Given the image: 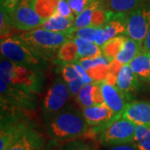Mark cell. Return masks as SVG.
<instances>
[{"instance_id": "cb8c5ba5", "label": "cell", "mask_w": 150, "mask_h": 150, "mask_svg": "<svg viewBox=\"0 0 150 150\" xmlns=\"http://www.w3.org/2000/svg\"><path fill=\"white\" fill-rule=\"evenodd\" d=\"M126 37V35H120L106 42L101 46L103 55L110 61L114 60L122 48Z\"/></svg>"}, {"instance_id": "484cf974", "label": "cell", "mask_w": 150, "mask_h": 150, "mask_svg": "<svg viewBox=\"0 0 150 150\" xmlns=\"http://www.w3.org/2000/svg\"><path fill=\"white\" fill-rule=\"evenodd\" d=\"M134 143L139 150H150V127L136 125Z\"/></svg>"}, {"instance_id": "2e32d148", "label": "cell", "mask_w": 150, "mask_h": 150, "mask_svg": "<svg viewBox=\"0 0 150 150\" xmlns=\"http://www.w3.org/2000/svg\"><path fill=\"white\" fill-rule=\"evenodd\" d=\"M123 117L136 125L150 127V102L139 100L129 102L123 111Z\"/></svg>"}, {"instance_id": "d6986e66", "label": "cell", "mask_w": 150, "mask_h": 150, "mask_svg": "<svg viewBox=\"0 0 150 150\" xmlns=\"http://www.w3.org/2000/svg\"><path fill=\"white\" fill-rule=\"evenodd\" d=\"M60 72L62 78L69 86L72 96H76L84 85L83 82L75 68L74 64H61Z\"/></svg>"}, {"instance_id": "44dd1931", "label": "cell", "mask_w": 150, "mask_h": 150, "mask_svg": "<svg viewBox=\"0 0 150 150\" xmlns=\"http://www.w3.org/2000/svg\"><path fill=\"white\" fill-rule=\"evenodd\" d=\"M48 31L57 33L69 32L74 28V20L59 15V13H54L46 19L41 27Z\"/></svg>"}, {"instance_id": "d4e9b609", "label": "cell", "mask_w": 150, "mask_h": 150, "mask_svg": "<svg viewBox=\"0 0 150 150\" xmlns=\"http://www.w3.org/2000/svg\"><path fill=\"white\" fill-rule=\"evenodd\" d=\"M144 0H108L110 11L115 13H129Z\"/></svg>"}, {"instance_id": "8fae6325", "label": "cell", "mask_w": 150, "mask_h": 150, "mask_svg": "<svg viewBox=\"0 0 150 150\" xmlns=\"http://www.w3.org/2000/svg\"><path fill=\"white\" fill-rule=\"evenodd\" d=\"M0 90L1 100L25 110H34L37 107L38 94L10 85L1 79Z\"/></svg>"}, {"instance_id": "f546056e", "label": "cell", "mask_w": 150, "mask_h": 150, "mask_svg": "<svg viewBox=\"0 0 150 150\" xmlns=\"http://www.w3.org/2000/svg\"><path fill=\"white\" fill-rule=\"evenodd\" d=\"M93 0H67L69 5L73 11L75 18L80 14Z\"/></svg>"}, {"instance_id": "836d02e7", "label": "cell", "mask_w": 150, "mask_h": 150, "mask_svg": "<svg viewBox=\"0 0 150 150\" xmlns=\"http://www.w3.org/2000/svg\"><path fill=\"white\" fill-rule=\"evenodd\" d=\"M43 150H64V148L63 144H61V142L51 139L46 144Z\"/></svg>"}, {"instance_id": "30bf717a", "label": "cell", "mask_w": 150, "mask_h": 150, "mask_svg": "<svg viewBox=\"0 0 150 150\" xmlns=\"http://www.w3.org/2000/svg\"><path fill=\"white\" fill-rule=\"evenodd\" d=\"M127 31V13L108 11L107 21L98 27L95 43L102 46L108 40L120 35H126Z\"/></svg>"}, {"instance_id": "83f0119b", "label": "cell", "mask_w": 150, "mask_h": 150, "mask_svg": "<svg viewBox=\"0 0 150 150\" xmlns=\"http://www.w3.org/2000/svg\"><path fill=\"white\" fill-rule=\"evenodd\" d=\"M64 150H98L96 146L82 139H74L64 142Z\"/></svg>"}, {"instance_id": "5bb4252c", "label": "cell", "mask_w": 150, "mask_h": 150, "mask_svg": "<svg viewBox=\"0 0 150 150\" xmlns=\"http://www.w3.org/2000/svg\"><path fill=\"white\" fill-rule=\"evenodd\" d=\"M45 145L43 134L33 123L8 150H43Z\"/></svg>"}, {"instance_id": "f1b7e54d", "label": "cell", "mask_w": 150, "mask_h": 150, "mask_svg": "<svg viewBox=\"0 0 150 150\" xmlns=\"http://www.w3.org/2000/svg\"><path fill=\"white\" fill-rule=\"evenodd\" d=\"M0 16H1V24H0L1 38H4L10 36L12 28H14L13 26L10 15L3 8H1Z\"/></svg>"}, {"instance_id": "d6a6232c", "label": "cell", "mask_w": 150, "mask_h": 150, "mask_svg": "<svg viewBox=\"0 0 150 150\" xmlns=\"http://www.w3.org/2000/svg\"><path fill=\"white\" fill-rule=\"evenodd\" d=\"M107 150H139V149L134 142V143H129V144H123L108 147Z\"/></svg>"}, {"instance_id": "ffe728a7", "label": "cell", "mask_w": 150, "mask_h": 150, "mask_svg": "<svg viewBox=\"0 0 150 150\" xmlns=\"http://www.w3.org/2000/svg\"><path fill=\"white\" fill-rule=\"evenodd\" d=\"M134 74L140 80L150 83V54L142 52L137 55L129 64Z\"/></svg>"}, {"instance_id": "7402d4cb", "label": "cell", "mask_w": 150, "mask_h": 150, "mask_svg": "<svg viewBox=\"0 0 150 150\" xmlns=\"http://www.w3.org/2000/svg\"><path fill=\"white\" fill-rule=\"evenodd\" d=\"M56 59L61 64H74L79 62L78 46L73 39L68 40L59 48Z\"/></svg>"}, {"instance_id": "ba28073f", "label": "cell", "mask_w": 150, "mask_h": 150, "mask_svg": "<svg viewBox=\"0 0 150 150\" xmlns=\"http://www.w3.org/2000/svg\"><path fill=\"white\" fill-rule=\"evenodd\" d=\"M10 17L13 28L23 32L41 27L46 21L37 12L36 0H22Z\"/></svg>"}, {"instance_id": "3957f363", "label": "cell", "mask_w": 150, "mask_h": 150, "mask_svg": "<svg viewBox=\"0 0 150 150\" xmlns=\"http://www.w3.org/2000/svg\"><path fill=\"white\" fill-rule=\"evenodd\" d=\"M0 49L2 57L17 64L42 71L48 67L49 59L23 40L19 34L1 38Z\"/></svg>"}, {"instance_id": "277c9868", "label": "cell", "mask_w": 150, "mask_h": 150, "mask_svg": "<svg viewBox=\"0 0 150 150\" xmlns=\"http://www.w3.org/2000/svg\"><path fill=\"white\" fill-rule=\"evenodd\" d=\"M71 31V30H70ZM70 31L57 33L48 31L42 28L23 32L19 36L31 47L50 59L57 55L59 48L70 39Z\"/></svg>"}, {"instance_id": "8992f818", "label": "cell", "mask_w": 150, "mask_h": 150, "mask_svg": "<svg viewBox=\"0 0 150 150\" xmlns=\"http://www.w3.org/2000/svg\"><path fill=\"white\" fill-rule=\"evenodd\" d=\"M136 124L120 117L104 127L97 134L98 143L104 147L134 143Z\"/></svg>"}, {"instance_id": "4dcf8cb0", "label": "cell", "mask_w": 150, "mask_h": 150, "mask_svg": "<svg viewBox=\"0 0 150 150\" xmlns=\"http://www.w3.org/2000/svg\"><path fill=\"white\" fill-rule=\"evenodd\" d=\"M56 13H59L61 16L75 20V15L74 14L70 6L69 5L67 0H59Z\"/></svg>"}, {"instance_id": "6da1fadb", "label": "cell", "mask_w": 150, "mask_h": 150, "mask_svg": "<svg viewBox=\"0 0 150 150\" xmlns=\"http://www.w3.org/2000/svg\"><path fill=\"white\" fill-rule=\"evenodd\" d=\"M44 123L48 137L61 143L79 139L89 129L83 112L69 104Z\"/></svg>"}, {"instance_id": "603a6c76", "label": "cell", "mask_w": 150, "mask_h": 150, "mask_svg": "<svg viewBox=\"0 0 150 150\" xmlns=\"http://www.w3.org/2000/svg\"><path fill=\"white\" fill-rule=\"evenodd\" d=\"M78 46L79 59H91L103 55L101 47L83 38H72Z\"/></svg>"}, {"instance_id": "1f68e13d", "label": "cell", "mask_w": 150, "mask_h": 150, "mask_svg": "<svg viewBox=\"0 0 150 150\" xmlns=\"http://www.w3.org/2000/svg\"><path fill=\"white\" fill-rule=\"evenodd\" d=\"M22 0H1V8L11 15Z\"/></svg>"}, {"instance_id": "ac0fdd59", "label": "cell", "mask_w": 150, "mask_h": 150, "mask_svg": "<svg viewBox=\"0 0 150 150\" xmlns=\"http://www.w3.org/2000/svg\"><path fill=\"white\" fill-rule=\"evenodd\" d=\"M144 51L143 43L127 36L119 53L115 58V60L121 65L129 64L137 55Z\"/></svg>"}, {"instance_id": "9a60e30c", "label": "cell", "mask_w": 150, "mask_h": 150, "mask_svg": "<svg viewBox=\"0 0 150 150\" xmlns=\"http://www.w3.org/2000/svg\"><path fill=\"white\" fill-rule=\"evenodd\" d=\"M115 85L131 102L134 93L139 88L140 79L134 74L129 64L122 65L118 70Z\"/></svg>"}, {"instance_id": "4316f807", "label": "cell", "mask_w": 150, "mask_h": 150, "mask_svg": "<svg viewBox=\"0 0 150 150\" xmlns=\"http://www.w3.org/2000/svg\"><path fill=\"white\" fill-rule=\"evenodd\" d=\"M59 0H36V9L40 16L47 19L56 13Z\"/></svg>"}, {"instance_id": "7a4b0ae2", "label": "cell", "mask_w": 150, "mask_h": 150, "mask_svg": "<svg viewBox=\"0 0 150 150\" xmlns=\"http://www.w3.org/2000/svg\"><path fill=\"white\" fill-rule=\"evenodd\" d=\"M0 75L7 83L34 94L40 93L44 85L43 71L17 64L4 57H1Z\"/></svg>"}, {"instance_id": "4fadbf2b", "label": "cell", "mask_w": 150, "mask_h": 150, "mask_svg": "<svg viewBox=\"0 0 150 150\" xmlns=\"http://www.w3.org/2000/svg\"><path fill=\"white\" fill-rule=\"evenodd\" d=\"M101 88L103 101L112 112L117 115H123V112L129 101L116 85L108 83L106 80L98 81Z\"/></svg>"}, {"instance_id": "e0dca14e", "label": "cell", "mask_w": 150, "mask_h": 150, "mask_svg": "<svg viewBox=\"0 0 150 150\" xmlns=\"http://www.w3.org/2000/svg\"><path fill=\"white\" fill-rule=\"evenodd\" d=\"M75 97L82 108L104 103L98 82L84 84Z\"/></svg>"}, {"instance_id": "e575fe53", "label": "cell", "mask_w": 150, "mask_h": 150, "mask_svg": "<svg viewBox=\"0 0 150 150\" xmlns=\"http://www.w3.org/2000/svg\"><path fill=\"white\" fill-rule=\"evenodd\" d=\"M143 45H144V50L145 52L149 53L150 54V29L149 33H148L146 38H145Z\"/></svg>"}, {"instance_id": "7c38bea8", "label": "cell", "mask_w": 150, "mask_h": 150, "mask_svg": "<svg viewBox=\"0 0 150 150\" xmlns=\"http://www.w3.org/2000/svg\"><path fill=\"white\" fill-rule=\"evenodd\" d=\"M107 13L103 9L102 0H93L75 18L74 28L101 27L107 21Z\"/></svg>"}, {"instance_id": "5b68a950", "label": "cell", "mask_w": 150, "mask_h": 150, "mask_svg": "<svg viewBox=\"0 0 150 150\" xmlns=\"http://www.w3.org/2000/svg\"><path fill=\"white\" fill-rule=\"evenodd\" d=\"M72 96L69 86L62 77L56 78L48 87L41 103V113L44 122L60 112Z\"/></svg>"}, {"instance_id": "52a82bcc", "label": "cell", "mask_w": 150, "mask_h": 150, "mask_svg": "<svg viewBox=\"0 0 150 150\" xmlns=\"http://www.w3.org/2000/svg\"><path fill=\"white\" fill-rule=\"evenodd\" d=\"M150 29V0H144L134 9L127 13L126 36L144 43Z\"/></svg>"}, {"instance_id": "9c48e42d", "label": "cell", "mask_w": 150, "mask_h": 150, "mask_svg": "<svg viewBox=\"0 0 150 150\" xmlns=\"http://www.w3.org/2000/svg\"><path fill=\"white\" fill-rule=\"evenodd\" d=\"M86 123L89 126L86 135H96L104 127L112 123L123 115H117L110 109L105 103L82 108Z\"/></svg>"}]
</instances>
